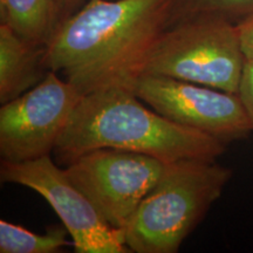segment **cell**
I'll return each instance as SVG.
<instances>
[{
    "instance_id": "14",
    "label": "cell",
    "mask_w": 253,
    "mask_h": 253,
    "mask_svg": "<svg viewBox=\"0 0 253 253\" xmlns=\"http://www.w3.org/2000/svg\"><path fill=\"white\" fill-rule=\"evenodd\" d=\"M238 36L246 61H253V17L237 25Z\"/></svg>"
},
{
    "instance_id": "6",
    "label": "cell",
    "mask_w": 253,
    "mask_h": 253,
    "mask_svg": "<svg viewBox=\"0 0 253 253\" xmlns=\"http://www.w3.org/2000/svg\"><path fill=\"white\" fill-rule=\"evenodd\" d=\"M164 167L149 155L101 148L75 158L65 171L107 223L123 231Z\"/></svg>"
},
{
    "instance_id": "9",
    "label": "cell",
    "mask_w": 253,
    "mask_h": 253,
    "mask_svg": "<svg viewBox=\"0 0 253 253\" xmlns=\"http://www.w3.org/2000/svg\"><path fill=\"white\" fill-rule=\"evenodd\" d=\"M46 47L36 46L0 24V102L26 93L46 77Z\"/></svg>"
},
{
    "instance_id": "8",
    "label": "cell",
    "mask_w": 253,
    "mask_h": 253,
    "mask_svg": "<svg viewBox=\"0 0 253 253\" xmlns=\"http://www.w3.org/2000/svg\"><path fill=\"white\" fill-rule=\"evenodd\" d=\"M132 90L170 121L205 132L226 144L246 138L253 131L248 113L235 93L149 74L141 75Z\"/></svg>"
},
{
    "instance_id": "1",
    "label": "cell",
    "mask_w": 253,
    "mask_h": 253,
    "mask_svg": "<svg viewBox=\"0 0 253 253\" xmlns=\"http://www.w3.org/2000/svg\"><path fill=\"white\" fill-rule=\"evenodd\" d=\"M170 8L171 0H88L55 30L46 47L47 68L62 73L82 95L132 90Z\"/></svg>"
},
{
    "instance_id": "15",
    "label": "cell",
    "mask_w": 253,
    "mask_h": 253,
    "mask_svg": "<svg viewBox=\"0 0 253 253\" xmlns=\"http://www.w3.org/2000/svg\"><path fill=\"white\" fill-rule=\"evenodd\" d=\"M84 1H88V0H56L59 13V25L63 20H66L69 15L77 12L82 5H84Z\"/></svg>"
},
{
    "instance_id": "4",
    "label": "cell",
    "mask_w": 253,
    "mask_h": 253,
    "mask_svg": "<svg viewBox=\"0 0 253 253\" xmlns=\"http://www.w3.org/2000/svg\"><path fill=\"white\" fill-rule=\"evenodd\" d=\"M245 62L237 25L199 17L167 27L148 53L141 75L168 77L237 94Z\"/></svg>"
},
{
    "instance_id": "10",
    "label": "cell",
    "mask_w": 253,
    "mask_h": 253,
    "mask_svg": "<svg viewBox=\"0 0 253 253\" xmlns=\"http://www.w3.org/2000/svg\"><path fill=\"white\" fill-rule=\"evenodd\" d=\"M1 24L36 46L47 47L59 26L56 0H0Z\"/></svg>"
},
{
    "instance_id": "7",
    "label": "cell",
    "mask_w": 253,
    "mask_h": 253,
    "mask_svg": "<svg viewBox=\"0 0 253 253\" xmlns=\"http://www.w3.org/2000/svg\"><path fill=\"white\" fill-rule=\"evenodd\" d=\"M0 179L26 186L52 207L78 253H126L125 232L114 229L50 156L21 163L1 161Z\"/></svg>"
},
{
    "instance_id": "13",
    "label": "cell",
    "mask_w": 253,
    "mask_h": 253,
    "mask_svg": "<svg viewBox=\"0 0 253 253\" xmlns=\"http://www.w3.org/2000/svg\"><path fill=\"white\" fill-rule=\"evenodd\" d=\"M237 95L242 101L253 126V61H246Z\"/></svg>"
},
{
    "instance_id": "3",
    "label": "cell",
    "mask_w": 253,
    "mask_h": 253,
    "mask_svg": "<svg viewBox=\"0 0 253 253\" xmlns=\"http://www.w3.org/2000/svg\"><path fill=\"white\" fill-rule=\"evenodd\" d=\"M232 170L217 161L166 163L123 232L136 253H176L229 184Z\"/></svg>"
},
{
    "instance_id": "12",
    "label": "cell",
    "mask_w": 253,
    "mask_h": 253,
    "mask_svg": "<svg viewBox=\"0 0 253 253\" xmlns=\"http://www.w3.org/2000/svg\"><path fill=\"white\" fill-rule=\"evenodd\" d=\"M199 17L219 18L238 25L253 17V0H171L167 27Z\"/></svg>"
},
{
    "instance_id": "2",
    "label": "cell",
    "mask_w": 253,
    "mask_h": 253,
    "mask_svg": "<svg viewBox=\"0 0 253 253\" xmlns=\"http://www.w3.org/2000/svg\"><path fill=\"white\" fill-rule=\"evenodd\" d=\"M134 90L114 87L82 96L53 154L62 164L90 150L112 148L156 157L217 161L226 143L175 123L142 103Z\"/></svg>"
},
{
    "instance_id": "11",
    "label": "cell",
    "mask_w": 253,
    "mask_h": 253,
    "mask_svg": "<svg viewBox=\"0 0 253 253\" xmlns=\"http://www.w3.org/2000/svg\"><path fill=\"white\" fill-rule=\"evenodd\" d=\"M69 235L65 226L54 225L46 233L32 232L25 227L0 220V252L1 253H55L66 246L73 245L68 242Z\"/></svg>"
},
{
    "instance_id": "5",
    "label": "cell",
    "mask_w": 253,
    "mask_h": 253,
    "mask_svg": "<svg viewBox=\"0 0 253 253\" xmlns=\"http://www.w3.org/2000/svg\"><path fill=\"white\" fill-rule=\"evenodd\" d=\"M82 93L49 71L37 86L0 108L1 161L21 163L50 156Z\"/></svg>"
}]
</instances>
